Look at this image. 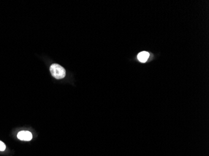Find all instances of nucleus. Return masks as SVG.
I'll list each match as a JSON object with an SVG mask.
<instances>
[{"instance_id": "f257e3e1", "label": "nucleus", "mask_w": 209, "mask_h": 156, "mask_svg": "<svg viewBox=\"0 0 209 156\" xmlns=\"http://www.w3.org/2000/svg\"><path fill=\"white\" fill-rule=\"evenodd\" d=\"M51 75L55 79H63L66 76L65 70L62 66L58 64H53L50 68Z\"/></svg>"}, {"instance_id": "f03ea898", "label": "nucleus", "mask_w": 209, "mask_h": 156, "mask_svg": "<svg viewBox=\"0 0 209 156\" xmlns=\"http://www.w3.org/2000/svg\"><path fill=\"white\" fill-rule=\"evenodd\" d=\"M17 137L21 140V141H29L32 139L33 136L32 134L27 131H23L18 133L17 135Z\"/></svg>"}, {"instance_id": "7ed1b4c3", "label": "nucleus", "mask_w": 209, "mask_h": 156, "mask_svg": "<svg viewBox=\"0 0 209 156\" xmlns=\"http://www.w3.org/2000/svg\"><path fill=\"white\" fill-rule=\"evenodd\" d=\"M149 56H150V54H149L146 51H142L138 53L137 56V58L138 61L141 62H145L148 60Z\"/></svg>"}, {"instance_id": "20e7f679", "label": "nucleus", "mask_w": 209, "mask_h": 156, "mask_svg": "<svg viewBox=\"0 0 209 156\" xmlns=\"http://www.w3.org/2000/svg\"><path fill=\"white\" fill-rule=\"evenodd\" d=\"M6 149V145L5 144L0 141V151H4Z\"/></svg>"}]
</instances>
